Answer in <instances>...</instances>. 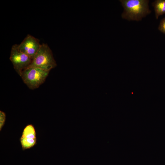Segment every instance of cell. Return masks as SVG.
I'll list each match as a JSON object with an SVG mask.
<instances>
[{"label": "cell", "mask_w": 165, "mask_h": 165, "mask_svg": "<svg viewBox=\"0 0 165 165\" xmlns=\"http://www.w3.org/2000/svg\"><path fill=\"white\" fill-rule=\"evenodd\" d=\"M41 45L38 39L29 34L27 35L20 44H16L18 49L29 56L32 60Z\"/></svg>", "instance_id": "cell-5"}, {"label": "cell", "mask_w": 165, "mask_h": 165, "mask_svg": "<svg viewBox=\"0 0 165 165\" xmlns=\"http://www.w3.org/2000/svg\"><path fill=\"white\" fill-rule=\"evenodd\" d=\"M119 1L124 8L122 17L128 20H141L151 12L148 5V0H120Z\"/></svg>", "instance_id": "cell-1"}, {"label": "cell", "mask_w": 165, "mask_h": 165, "mask_svg": "<svg viewBox=\"0 0 165 165\" xmlns=\"http://www.w3.org/2000/svg\"><path fill=\"white\" fill-rule=\"evenodd\" d=\"M50 71L34 67H28L22 72L20 77L30 89L38 88L45 81Z\"/></svg>", "instance_id": "cell-3"}, {"label": "cell", "mask_w": 165, "mask_h": 165, "mask_svg": "<svg viewBox=\"0 0 165 165\" xmlns=\"http://www.w3.org/2000/svg\"><path fill=\"white\" fill-rule=\"evenodd\" d=\"M20 141L23 150L30 148L36 144V132L33 125L29 124L25 127L20 138Z\"/></svg>", "instance_id": "cell-6"}, {"label": "cell", "mask_w": 165, "mask_h": 165, "mask_svg": "<svg viewBox=\"0 0 165 165\" xmlns=\"http://www.w3.org/2000/svg\"><path fill=\"white\" fill-rule=\"evenodd\" d=\"M57 66L52 52L46 44L43 43L28 67L40 68L50 71Z\"/></svg>", "instance_id": "cell-2"}, {"label": "cell", "mask_w": 165, "mask_h": 165, "mask_svg": "<svg viewBox=\"0 0 165 165\" xmlns=\"http://www.w3.org/2000/svg\"><path fill=\"white\" fill-rule=\"evenodd\" d=\"M154 7L156 18L165 14V0H156L152 3Z\"/></svg>", "instance_id": "cell-7"}, {"label": "cell", "mask_w": 165, "mask_h": 165, "mask_svg": "<svg viewBox=\"0 0 165 165\" xmlns=\"http://www.w3.org/2000/svg\"><path fill=\"white\" fill-rule=\"evenodd\" d=\"M158 29L165 34V17L161 20L158 27Z\"/></svg>", "instance_id": "cell-9"}, {"label": "cell", "mask_w": 165, "mask_h": 165, "mask_svg": "<svg viewBox=\"0 0 165 165\" xmlns=\"http://www.w3.org/2000/svg\"><path fill=\"white\" fill-rule=\"evenodd\" d=\"M6 118L5 113L3 112L0 111V130H1L3 126Z\"/></svg>", "instance_id": "cell-8"}, {"label": "cell", "mask_w": 165, "mask_h": 165, "mask_svg": "<svg viewBox=\"0 0 165 165\" xmlns=\"http://www.w3.org/2000/svg\"><path fill=\"white\" fill-rule=\"evenodd\" d=\"M9 59L14 69L20 76L22 72L31 64L32 60L29 56L20 50L16 44L13 45L11 47Z\"/></svg>", "instance_id": "cell-4"}]
</instances>
